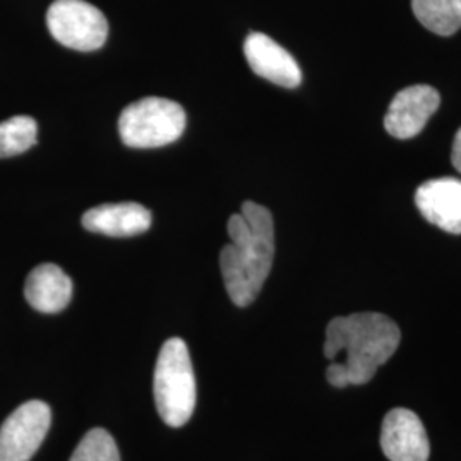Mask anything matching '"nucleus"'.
Returning a JSON list of instances; mask_svg holds the SVG:
<instances>
[{
  "label": "nucleus",
  "mask_w": 461,
  "mask_h": 461,
  "mask_svg": "<svg viewBox=\"0 0 461 461\" xmlns=\"http://www.w3.org/2000/svg\"><path fill=\"white\" fill-rule=\"evenodd\" d=\"M228 234L230 243L222 248L219 258L222 279L230 301L247 308L260 294L272 270L274 217L264 205L248 200L241 212L230 215Z\"/></svg>",
  "instance_id": "nucleus-1"
},
{
  "label": "nucleus",
  "mask_w": 461,
  "mask_h": 461,
  "mask_svg": "<svg viewBox=\"0 0 461 461\" xmlns=\"http://www.w3.org/2000/svg\"><path fill=\"white\" fill-rule=\"evenodd\" d=\"M186 127V115L176 101L144 98L129 104L118 120L125 146L135 149L163 148L178 140Z\"/></svg>",
  "instance_id": "nucleus-4"
},
{
  "label": "nucleus",
  "mask_w": 461,
  "mask_h": 461,
  "mask_svg": "<svg viewBox=\"0 0 461 461\" xmlns=\"http://www.w3.org/2000/svg\"><path fill=\"white\" fill-rule=\"evenodd\" d=\"M50 407L41 400L19 405L0 428V461H30L49 434Z\"/></svg>",
  "instance_id": "nucleus-6"
},
{
  "label": "nucleus",
  "mask_w": 461,
  "mask_h": 461,
  "mask_svg": "<svg viewBox=\"0 0 461 461\" xmlns=\"http://www.w3.org/2000/svg\"><path fill=\"white\" fill-rule=\"evenodd\" d=\"M415 205L430 224L449 234H461V180L422 183L415 192Z\"/></svg>",
  "instance_id": "nucleus-10"
},
{
  "label": "nucleus",
  "mask_w": 461,
  "mask_h": 461,
  "mask_svg": "<svg viewBox=\"0 0 461 461\" xmlns=\"http://www.w3.org/2000/svg\"><path fill=\"white\" fill-rule=\"evenodd\" d=\"M24 296L40 313H60L72 299V280L59 265H38L26 279Z\"/></svg>",
  "instance_id": "nucleus-12"
},
{
  "label": "nucleus",
  "mask_w": 461,
  "mask_h": 461,
  "mask_svg": "<svg viewBox=\"0 0 461 461\" xmlns=\"http://www.w3.org/2000/svg\"><path fill=\"white\" fill-rule=\"evenodd\" d=\"M451 163L461 173V129L456 132L453 149H451Z\"/></svg>",
  "instance_id": "nucleus-17"
},
{
  "label": "nucleus",
  "mask_w": 461,
  "mask_h": 461,
  "mask_svg": "<svg viewBox=\"0 0 461 461\" xmlns=\"http://www.w3.org/2000/svg\"><path fill=\"white\" fill-rule=\"evenodd\" d=\"M51 36L67 49L93 51L106 43L108 21L84 0H55L47 13Z\"/></svg>",
  "instance_id": "nucleus-5"
},
{
  "label": "nucleus",
  "mask_w": 461,
  "mask_h": 461,
  "mask_svg": "<svg viewBox=\"0 0 461 461\" xmlns=\"http://www.w3.org/2000/svg\"><path fill=\"white\" fill-rule=\"evenodd\" d=\"M413 14L429 32L453 36L461 30V0H412Z\"/></svg>",
  "instance_id": "nucleus-13"
},
{
  "label": "nucleus",
  "mask_w": 461,
  "mask_h": 461,
  "mask_svg": "<svg viewBox=\"0 0 461 461\" xmlns=\"http://www.w3.org/2000/svg\"><path fill=\"white\" fill-rule=\"evenodd\" d=\"M245 57L248 66L257 76L280 87L294 89L303 81V74L294 57L267 34H248Z\"/></svg>",
  "instance_id": "nucleus-9"
},
{
  "label": "nucleus",
  "mask_w": 461,
  "mask_h": 461,
  "mask_svg": "<svg viewBox=\"0 0 461 461\" xmlns=\"http://www.w3.org/2000/svg\"><path fill=\"white\" fill-rule=\"evenodd\" d=\"M327 379L330 384L335 388H346L348 386L346 367L342 363H331L327 369Z\"/></svg>",
  "instance_id": "nucleus-16"
},
{
  "label": "nucleus",
  "mask_w": 461,
  "mask_h": 461,
  "mask_svg": "<svg viewBox=\"0 0 461 461\" xmlns=\"http://www.w3.org/2000/svg\"><path fill=\"white\" fill-rule=\"evenodd\" d=\"M70 461H120V453L108 430L93 429L81 439Z\"/></svg>",
  "instance_id": "nucleus-15"
},
{
  "label": "nucleus",
  "mask_w": 461,
  "mask_h": 461,
  "mask_svg": "<svg viewBox=\"0 0 461 461\" xmlns=\"http://www.w3.org/2000/svg\"><path fill=\"white\" fill-rule=\"evenodd\" d=\"M381 447L390 461H428L430 446L422 420L409 409H393L381 426Z\"/></svg>",
  "instance_id": "nucleus-8"
},
{
  "label": "nucleus",
  "mask_w": 461,
  "mask_h": 461,
  "mask_svg": "<svg viewBox=\"0 0 461 461\" xmlns=\"http://www.w3.org/2000/svg\"><path fill=\"white\" fill-rule=\"evenodd\" d=\"M441 104L439 93L430 86H411L392 99L384 115V129L392 137L407 140L424 131Z\"/></svg>",
  "instance_id": "nucleus-7"
},
{
  "label": "nucleus",
  "mask_w": 461,
  "mask_h": 461,
  "mask_svg": "<svg viewBox=\"0 0 461 461\" xmlns=\"http://www.w3.org/2000/svg\"><path fill=\"white\" fill-rule=\"evenodd\" d=\"M38 125L32 116L16 115L0 123V159L26 152L36 144Z\"/></svg>",
  "instance_id": "nucleus-14"
},
{
  "label": "nucleus",
  "mask_w": 461,
  "mask_h": 461,
  "mask_svg": "<svg viewBox=\"0 0 461 461\" xmlns=\"http://www.w3.org/2000/svg\"><path fill=\"white\" fill-rule=\"evenodd\" d=\"M400 340L402 333L392 318L354 313L330 321L323 352L333 363L344 354L348 384L359 386L375 378L379 366L393 357Z\"/></svg>",
  "instance_id": "nucleus-2"
},
{
  "label": "nucleus",
  "mask_w": 461,
  "mask_h": 461,
  "mask_svg": "<svg viewBox=\"0 0 461 461\" xmlns=\"http://www.w3.org/2000/svg\"><path fill=\"white\" fill-rule=\"evenodd\" d=\"M152 215L148 209L135 202L104 203L86 211L83 226L91 232L112 238H131L150 228Z\"/></svg>",
  "instance_id": "nucleus-11"
},
{
  "label": "nucleus",
  "mask_w": 461,
  "mask_h": 461,
  "mask_svg": "<svg viewBox=\"0 0 461 461\" xmlns=\"http://www.w3.org/2000/svg\"><path fill=\"white\" fill-rule=\"evenodd\" d=\"M156 409L167 426L182 428L197 403V381L188 347L173 337L161 347L154 369Z\"/></svg>",
  "instance_id": "nucleus-3"
}]
</instances>
